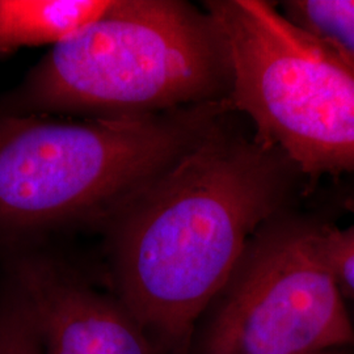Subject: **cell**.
<instances>
[{"label": "cell", "mask_w": 354, "mask_h": 354, "mask_svg": "<svg viewBox=\"0 0 354 354\" xmlns=\"http://www.w3.org/2000/svg\"><path fill=\"white\" fill-rule=\"evenodd\" d=\"M225 118L104 225L118 301L174 354L259 228L279 216L297 169Z\"/></svg>", "instance_id": "cell-1"}, {"label": "cell", "mask_w": 354, "mask_h": 354, "mask_svg": "<svg viewBox=\"0 0 354 354\" xmlns=\"http://www.w3.org/2000/svg\"><path fill=\"white\" fill-rule=\"evenodd\" d=\"M231 111L226 99L87 121L0 117V232L104 226Z\"/></svg>", "instance_id": "cell-2"}, {"label": "cell", "mask_w": 354, "mask_h": 354, "mask_svg": "<svg viewBox=\"0 0 354 354\" xmlns=\"http://www.w3.org/2000/svg\"><path fill=\"white\" fill-rule=\"evenodd\" d=\"M231 68L209 12L177 0H112L30 71L13 114L124 117L226 100Z\"/></svg>", "instance_id": "cell-3"}, {"label": "cell", "mask_w": 354, "mask_h": 354, "mask_svg": "<svg viewBox=\"0 0 354 354\" xmlns=\"http://www.w3.org/2000/svg\"><path fill=\"white\" fill-rule=\"evenodd\" d=\"M231 68L228 102L299 174H354V62L263 0H213Z\"/></svg>", "instance_id": "cell-4"}, {"label": "cell", "mask_w": 354, "mask_h": 354, "mask_svg": "<svg viewBox=\"0 0 354 354\" xmlns=\"http://www.w3.org/2000/svg\"><path fill=\"white\" fill-rule=\"evenodd\" d=\"M322 226L269 221L206 311L200 354L354 349V326L322 251Z\"/></svg>", "instance_id": "cell-5"}, {"label": "cell", "mask_w": 354, "mask_h": 354, "mask_svg": "<svg viewBox=\"0 0 354 354\" xmlns=\"http://www.w3.org/2000/svg\"><path fill=\"white\" fill-rule=\"evenodd\" d=\"M15 288L32 311L42 354H155L124 304L57 261L26 259L16 266Z\"/></svg>", "instance_id": "cell-6"}, {"label": "cell", "mask_w": 354, "mask_h": 354, "mask_svg": "<svg viewBox=\"0 0 354 354\" xmlns=\"http://www.w3.org/2000/svg\"><path fill=\"white\" fill-rule=\"evenodd\" d=\"M112 0H0V55L58 45L100 19Z\"/></svg>", "instance_id": "cell-7"}, {"label": "cell", "mask_w": 354, "mask_h": 354, "mask_svg": "<svg viewBox=\"0 0 354 354\" xmlns=\"http://www.w3.org/2000/svg\"><path fill=\"white\" fill-rule=\"evenodd\" d=\"M282 10L291 24L333 45L354 62V0H289Z\"/></svg>", "instance_id": "cell-8"}, {"label": "cell", "mask_w": 354, "mask_h": 354, "mask_svg": "<svg viewBox=\"0 0 354 354\" xmlns=\"http://www.w3.org/2000/svg\"><path fill=\"white\" fill-rule=\"evenodd\" d=\"M0 354H42L32 311L15 286L0 306Z\"/></svg>", "instance_id": "cell-9"}, {"label": "cell", "mask_w": 354, "mask_h": 354, "mask_svg": "<svg viewBox=\"0 0 354 354\" xmlns=\"http://www.w3.org/2000/svg\"><path fill=\"white\" fill-rule=\"evenodd\" d=\"M322 251L342 295L354 299V225L340 228L322 226Z\"/></svg>", "instance_id": "cell-10"}, {"label": "cell", "mask_w": 354, "mask_h": 354, "mask_svg": "<svg viewBox=\"0 0 354 354\" xmlns=\"http://www.w3.org/2000/svg\"><path fill=\"white\" fill-rule=\"evenodd\" d=\"M354 349H342V351H332V352H327V353L322 354H353Z\"/></svg>", "instance_id": "cell-11"}]
</instances>
